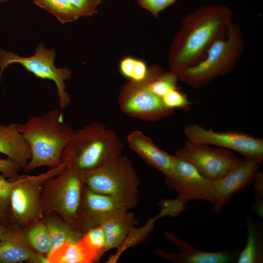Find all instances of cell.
Returning a JSON list of instances; mask_svg holds the SVG:
<instances>
[{
  "instance_id": "obj_26",
  "label": "cell",
  "mask_w": 263,
  "mask_h": 263,
  "mask_svg": "<svg viewBox=\"0 0 263 263\" xmlns=\"http://www.w3.org/2000/svg\"><path fill=\"white\" fill-rule=\"evenodd\" d=\"M178 76L170 72H163L152 79L149 84L151 91L156 95L162 98L168 92L177 89Z\"/></svg>"
},
{
  "instance_id": "obj_25",
  "label": "cell",
  "mask_w": 263,
  "mask_h": 263,
  "mask_svg": "<svg viewBox=\"0 0 263 263\" xmlns=\"http://www.w3.org/2000/svg\"><path fill=\"white\" fill-rule=\"evenodd\" d=\"M26 239L30 246L38 252L47 255L49 253L50 240L44 224L38 223L32 227L27 233Z\"/></svg>"
},
{
  "instance_id": "obj_19",
  "label": "cell",
  "mask_w": 263,
  "mask_h": 263,
  "mask_svg": "<svg viewBox=\"0 0 263 263\" xmlns=\"http://www.w3.org/2000/svg\"><path fill=\"white\" fill-rule=\"evenodd\" d=\"M36 254L18 228L9 227L0 241V263H17L32 260Z\"/></svg>"
},
{
  "instance_id": "obj_34",
  "label": "cell",
  "mask_w": 263,
  "mask_h": 263,
  "mask_svg": "<svg viewBox=\"0 0 263 263\" xmlns=\"http://www.w3.org/2000/svg\"><path fill=\"white\" fill-rule=\"evenodd\" d=\"M254 180L255 181V186L257 193L261 196V195H263V173L261 171L257 172Z\"/></svg>"
},
{
  "instance_id": "obj_6",
  "label": "cell",
  "mask_w": 263,
  "mask_h": 263,
  "mask_svg": "<svg viewBox=\"0 0 263 263\" xmlns=\"http://www.w3.org/2000/svg\"><path fill=\"white\" fill-rule=\"evenodd\" d=\"M85 171L65 163L46 185L40 204L42 213L56 211L73 227L85 187Z\"/></svg>"
},
{
  "instance_id": "obj_1",
  "label": "cell",
  "mask_w": 263,
  "mask_h": 263,
  "mask_svg": "<svg viewBox=\"0 0 263 263\" xmlns=\"http://www.w3.org/2000/svg\"><path fill=\"white\" fill-rule=\"evenodd\" d=\"M232 16L230 9L221 4L201 6L187 14L169 49V71L178 75L202 59L212 43L226 35Z\"/></svg>"
},
{
  "instance_id": "obj_8",
  "label": "cell",
  "mask_w": 263,
  "mask_h": 263,
  "mask_svg": "<svg viewBox=\"0 0 263 263\" xmlns=\"http://www.w3.org/2000/svg\"><path fill=\"white\" fill-rule=\"evenodd\" d=\"M56 51L47 48L42 43L38 44L34 54L23 57L3 49L0 50V81L4 69L13 63L20 64L37 77L53 81L57 88L59 107L62 112L69 105L70 97L67 93L65 81L69 79L72 73L68 68H57L55 65Z\"/></svg>"
},
{
  "instance_id": "obj_20",
  "label": "cell",
  "mask_w": 263,
  "mask_h": 263,
  "mask_svg": "<svg viewBox=\"0 0 263 263\" xmlns=\"http://www.w3.org/2000/svg\"><path fill=\"white\" fill-rule=\"evenodd\" d=\"M50 263H90L79 240L65 243L47 255Z\"/></svg>"
},
{
  "instance_id": "obj_30",
  "label": "cell",
  "mask_w": 263,
  "mask_h": 263,
  "mask_svg": "<svg viewBox=\"0 0 263 263\" xmlns=\"http://www.w3.org/2000/svg\"><path fill=\"white\" fill-rule=\"evenodd\" d=\"M80 12L82 17H88L96 14L101 0H69Z\"/></svg>"
},
{
  "instance_id": "obj_29",
  "label": "cell",
  "mask_w": 263,
  "mask_h": 263,
  "mask_svg": "<svg viewBox=\"0 0 263 263\" xmlns=\"http://www.w3.org/2000/svg\"><path fill=\"white\" fill-rule=\"evenodd\" d=\"M6 177L2 174H0V208L8 212L14 180L13 179L7 180Z\"/></svg>"
},
{
  "instance_id": "obj_16",
  "label": "cell",
  "mask_w": 263,
  "mask_h": 263,
  "mask_svg": "<svg viewBox=\"0 0 263 263\" xmlns=\"http://www.w3.org/2000/svg\"><path fill=\"white\" fill-rule=\"evenodd\" d=\"M131 149L147 163L157 169L165 177L171 171L173 156L159 148L152 140L140 131L131 132L127 136Z\"/></svg>"
},
{
  "instance_id": "obj_28",
  "label": "cell",
  "mask_w": 263,
  "mask_h": 263,
  "mask_svg": "<svg viewBox=\"0 0 263 263\" xmlns=\"http://www.w3.org/2000/svg\"><path fill=\"white\" fill-rule=\"evenodd\" d=\"M177 0H136L138 5L149 11L155 18L161 12L172 5Z\"/></svg>"
},
{
  "instance_id": "obj_9",
  "label": "cell",
  "mask_w": 263,
  "mask_h": 263,
  "mask_svg": "<svg viewBox=\"0 0 263 263\" xmlns=\"http://www.w3.org/2000/svg\"><path fill=\"white\" fill-rule=\"evenodd\" d=\"M65 165V163L62 162L59 166L37 175H19L12 178L14 186L10 197V209L14 220L25 224L42 218V188L45 183L56 176Z\"/></svg>"
},
{
  "instance_id": "obj_33",
  "label": "cell",
  "mask_w": 263,
  "mask_h": 263,
  "mask_svg": "<svg viewBox=\"0 0 263 263\" xmlns=\"http://www.w3.org/2000/svg\"><path fill=\"white\" fill-rule=\"evenodd\" d=\"M136 59L131 57L124 58L120 63V71L123 76L130 79L133 71Z\"/></svg>"
},
{
  "instance_id": "obj_13",
  "label": "cell",
  "mask_w": 263,
  "mask_h": 263,
  "mask_svg": "<svg viewBox=\"0 0 263 263\" xmlns=\"http://www.w3.org/2000/svg\"><path fill=\"white\" fill-rule=\"evenodd\" d=\"M127 210L112 197L93 191L85 187L74 226L82 235L89 228L100 225L106 219Z\"/></svg>"
},
{
  "instance_id": "obj_4",
  "label": "cell",
  "mask_w": 263,
  "mask_h": 263,
  "mask_svg": "<svg viewBox=\"0 0 263 263\" xmlns=\"http://www.w3.org/2000/svg\"><path fill=\"white\" fill-rule=\"evenodd\" d=\"M243 48L242 29L232 21L226 35L212 43L202 59L178 74V80L194 89L199 88L217 77L231 72Z\"/></svg>"
},
{
  "instance_id": "obj_31",
  "label": "cell",
  "mask_w": 263,
  "mask_h": 263,
  "mask_svg": "<svg viewBox=\"0 0 263 263\" xmlns=\"http://www.w3.org/2000/svg\"><path fill=\"white\" fill-rule=\"evenodd\" d=\"M21 168L19 164L9 158L0 159V172L10 179L15 178L19 176V171Z\"/></svg>"
},
{
  "instance_id": "obj_37",
  "label": "cell",
  "mask_w": 263,
  "mask_h": 263,
  "mask_svg": "<svg viewBox=\"0 0 263 263\" xmlns=\"http://www.w3.org/2000/svg\"><path fill=\"white\" fill-rule=\"evenodd\" d=\"M9 0H0V4L4 2L7 1Z\"/></svg>"
},
{
  "instance_id": "obj_24",
  "label": "cell",
  "mask_w": 263,
  "mask_h": 263,
  "mask_svg": "<svg viewBox=\"0 0 263 263\" xmlns=\"http://www.w3.org/2000/svg\"><path fill=\"white\" fill-rule=\"evenodd\" d=\"M247 240L244 249L239 254L237 263H255L263 262V253L259 244L257 234L250 217L246 218Z\"/></svg>"
},
{
  "instance_id": "obj_3",
  "label": "cell",
  "mask_w": 263,
  "mask_h": 263,
  "mask_svg": "<svg viewBox=\"0 0 263 263\" xmlns=\"http://www.w3.org/2000/svg\"><path fill=\"white\" fill-rule=\"evenodd\" d=\"M122 149L115 131L94 121L75 131L63 150L61 161L88 171L121 154Z\"/></svg>"
},
{
  "instance_id": "obj_32",
  "label": "cell",
  "mask_w": 263,
  "mask_h": 263,
  "mask_svg": "<svg viewBox=\"0 0 263 263\" xmlns=\"http://www.w3.org/2000/svg\"><path fill=\"white\" fill-rule=\"evenodd\" d=\"M148 71V68L143 61L136 59L130 80L139 81L144 79L147 75Z\"/></svg>"
},
{
  "instance_id": "obj_22",
  "label": "cell",
  "mask_w": 263,
  "mask_h": 263,
  "mask_svg": "<svg viewBox=\"0 0 263 263\" xmlns=\"http://www.w3.org/2000/svg\"><path fill=\"white\" fill-rule=\"evenodd\" d=\"M79 242L90 263L96 261L107 251L106 238L100 225L87 230L82 235Z\"/></svg>"
},
{
  "instance_id": "obj_36",
  "label": "cell",
  "mask_w": 263,
  "mask_h": 263,
  "mask_svg": "<svg viewBox=\"0 0 263 263\" xmlns=\"http://www.w3.org/2000/svg\"><path fill=\"white\" fill-rule=\"evenodd\" d=\"M9 226H6L0 224V241H1L6 235Z\"/></svg>"
},
{
  "instance_id": "obj_15",
  "label": "cell",
  "mask_w": 263,
  "mask_h": 263,
  "mask_svg": "<svg viewBox=\"0 0 263 263\" xmlns=\"http://www.w3.org/2000/svg\"><path fill=\"white\" fill-rule=\"evenodd\" d=\"M166 239L173 243L178 252L171 253L158 249L155 254L158 257L176 263H231L237 261L239 254L226 251L207 252L195 248L171 232L165 231Z\"/></svg>"
},
{
  "instance_id": "obj_14",
  "label": "cell",
  "mask_w": 263,
  "mask_h": 263,
  "mask_svg": "<svg viewBox=\"0 0 263 263\" xmlns=\"http://www.w3.org/2000/svg\"><path fill=\"white\" fill-rule=\"evenodd\" d=\"M259 165L247 158H240L224 176L212 181L215 212L220 211L233 194L243 190L253 181Z\"/></svg>"
},
{
  "instance_id": "obj_7",
  "label": "cell",
  "mask_w": 263,
  "mask_h": 263,
  "mask_svg": "<svg viewBox=\"0 0 263 263\" xmlns=\"http://www.w3.org/2000/svg\"><path fill=\"white\" fill-rule=\"evenodd\" d=\"M164 72L159 65L148 68L145 78L139 81L129 80L123 86L118 96L120 111L130 116L155 121L172 115L175 111L165 106L160 97L153 93L149 83Z\"/></svg>"
},
{
  "instance_id": "obj_2",
  "label": "cell",
  "mask_w": 263,
  "mask_h": 263,
  "mask_svg": "<svg viewBox=\"0 0 263 263\" xmlns=\"http://www.w3.org/2000/svg\"><path fill=\"white\" fill-rule=\"evenodd\" d=\"M17 129L31 151V158L23 168L26 172L40 167L52 168L61 165L63 150L75 131L64 122L62 112L56 109L17 123Z\"/></svg>"
},
{
  "instance_id": "obj_11",
  "label": "cell",
  "mask_w": 263,
  "mask_h": 263,
  "mask_svg": "<svg viewBox=\"0 0 263 263\" xmlns=\"http://www.w3.org/2000/svg\"><path fill=\"white\" fill-rule=\"evenodd\" d=\"M169 188L177 192L174 200L185 207L190 200H201L214 203L212 181L202 175L190 163L176 156H173L172 167L169 174L165 177Z\"/></svg>"
},
{
  "instance_id": "obj_12",
  "label": "cell",
  "mask_w": 263,
  "mask_h": 263,
  "mask_svg": "<svg viewBox=\"0 0 263 263\" xmlns=\"http://www.w3.org/2000/svg\"><path fill=\"white\" fill-rule=\"evenodd\" d=\"M175 155L191 164L211 181L224 176L240 159L231 150L211 148L188 139L184 141L182 148L175 151Z\"/></svg>"
},
{
  "instance_id": "obj_21",
  "label": "cell",
  "mask_w": 263,
  "mask_h": 263,
  "mask_svg": "<svg viewBox=\"0 0 263 263\" xmlns=\"http://www.w3.org/2000/svg\"><path fill=\"white\" fill-rule=\"evenodd\" d=\"M33 3L54 16L62 24L72 22L82 17L69 0H33Z\"/></svg>"
},
{
  "instance_id": "obj_23",
  "label": "cell",
  "mask_w": 263,
  "mask_h": 263,
  "mask_svg": "<svg viewBox=\"0 0 263 263\" xmlns=\"http://www.w3.org/2000/svg\"><path fill=\"white\" fill-rule=\"evenodd\" d=\"M50 237V252L60 245L68 242L77 241L82 235L67 222H60L55 220L47 221L44 223ZM49 252V253H50Z\"/></svg>"
},
{
  "instance_id": "obj_18",
  "label": "cell",
  "mask_w": 263,
  "mask_h": 263,
  "mask_svg": "<svg viewBox=\"0 0 263 263\" xmlns=\"http://www.w3.org/2000/svg\"><path fill=\"white\" fill-rule=\"evenodd\" d=\"M138 224L134 214L128 210L120 211L103 222L100 225L105 234L107 251L119 248Z\"/></svg>"
},
{
  "instance_id": "obj_27",
  "label": "cell",
  "mask_w": 263,
  "mask_h": 263,
  "mask_svg": "<svg viewBox=\"0 0 263 263\" xmlns=\"http://www.w3.org/2000/svg\"><path fill=\"white\" fill-rule=\"evenodd\" d=\"M162 99L165 106L171 109L178 108L188 111L192 105L187 94L180 92L178 89L169 91Z\"/></svg>"
},
{
  "instance_id": "obj_5",
  "label": "cell",
  "mask_w": 263,
  "mask_h": 263,
  "mask_svg": "<svg viewBox=\"0 0 263 263\" xmlns=\"http://www.w3.org/2000/svg\"><path fill=\"white\" fill-rule=\"evenodd\" d=\"M85 184L93 191L112 197L127 210L138 204L139 178L130 160L122 154L86 171Z\"/></svg>"
},
{
  "instance_id": "obj_35",
  "label": "cell",
  "mask_w": 263,
  "mask_h": 263,
  "mask_svg": "<svg viewBox=\"0 0 263 263\" xmlns=\"http://www.w3.org/2000/svg\"><path fill=\"white\" fill-rule=\"evenodd\" d=\"M9 220V213L0 208V224L6 226H9L8 221Z\"/></svg>"
},
{
  "instance_id": "obj_17",
  "label": "cell",
  "mask_w": 263,
  "mask_h": 263,
  "mask_svg": "<svg viewBox=\"0 0 263 263\" xmlns=\"http://www.w3.org/2000/svg\"><path fill=\"white\" fill-rule=\"evenodd\" d=\"M0 152L23 168L31 156L30 147L17 129V123L0 125Z\"/></svg>"
},
{
  "instance_id": "obj_10",
  "label": "cell",
  "mask_w": 263,
  "mask_h": 263,
  "mask_svg": "<svg viewBox=\"0 0 263 263\" xmlns=\"http://www.w3.org/2000/svg\"><path fill=\"white\" fill-rule=\"evenodd\" d=\"M184 132L188 140L236 151L258 164L263 161V139L239 131H215L196 124L186 125Z\"/></svg>"
}]
</instances>
